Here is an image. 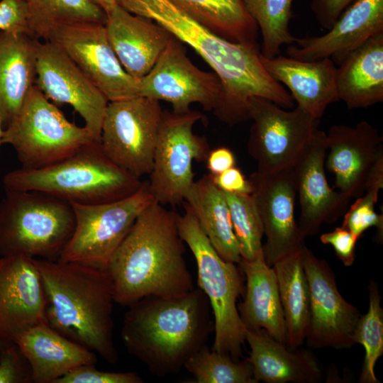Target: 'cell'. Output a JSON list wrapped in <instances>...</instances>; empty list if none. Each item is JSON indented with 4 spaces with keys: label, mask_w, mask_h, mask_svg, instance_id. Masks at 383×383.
Here are the masks:
<instances>
[{
    "label": "cell",
    "mask_w": 383,
    "mask_h": 383,
    "mask_svg": "<svg viewBox=\"0 0 383 383\" xmlns=\"http://www.w3.org/2000/svg\"><path fill=\"white\" fill-rule=\"evenodd\" d=\"M177 216L154 201L138 216L106 270L115 303L128 306L145 296L174 297L194 289Z\"/></svg>",
    "instance_id": "cell-2"
},
{
    "label": "cell",
    "mask_w": 383,
    "mask_h": 383,
    "mask_svg": "<svg viewBox=\"0 0 383 383\" xmlns=\"http://www.w3.org/2000/svg\"><path fill=\"white\" fill-rule=\"evenodd\" d=\"M303 262L310 289V315L306 339L315 348H349L355 343L359 310L339 292L328 264L306 245Z\"/></svg>",
    "instance_id": "cell-15"
},
{
    "label": "cell",
    "mask_w": 383,
    "mask_h": 383,
    "mask_svg": "<svg viewBox=\"0 0 383 383\" xmlns=\"http://www.w3.org/2000/svg\"><path fill=\"white\" fill-rule=\"evenodd\" d=\"M4 343H5L4 341H2V340H0V350H1V348H2Z\"/></svg>",
    "instance_id": "cell-47"
},
{
    "label": "cell",
    "mask_w": 383,
    "mask_h": 383,
    "mask_svg": "<svg viewBox=\"0 0 383 383\" xmlns=\"http://www.w3.org/2000/svg\"><path fill=\"white\" fill-rule=\"evenodd\" d=\"M211 177L215 184L223 192L240 194L252 193L251 182L235 166L218 175Z\"/></svg>",
    "instance_id": "cell-43"
},
{
    "label": "cell",
    "mask_w": 383,
    "mask_h": 383,
    "mask_svg": "<svg viewBox=\"0 0 383 383\" xmlns=\"http://www.w3.org/2000/svg\"><path fill=\"white\" fill-rule=\"evenodd\" d=\"M104 26L119 62L136 79L151 70L173 37L155 21L118 5L107 16Z\"/></svg>",
    "instance_id": "cell-22"
},
{
    "label": "cell",
    "mask_w": 383,
    "mask_h": 383,
    "mask_svg": "<svg viewBox=\"0 0 383 383\" xmlns=\"http://www.w3.org/2000/svg\"><path fill=\"white\" fill-rule=\"evenodd\" d=\"M184 201L200 228L222 259L239 264L242 260L234 234L229 207L211 174L194 181Z\"/></svg>",
    "instance_id": "cell-29"
},
{
    "label": "cell",
    "mask_w": 383,
    "mask_h": 383,
    "mask_svg": "<svg viewBox=\"0 0 383 383\" xmlns=\"http://www.w3.org/2000/svg\"><path fill=\"white\" fill-rule=\"evenodd\" d=\"M250 348L247 357L255 379L266 383H317L323 374L314 355L305 349L291 350L262 329L245 328Z\"/></svg>",
    "instance_id": "cell-25"
},
{
    "label": "cell",
    "mask_w": 383,
    "mask_h": 383,
    "mask_svg": "<svg viewBox=\"0 0 383 383\" xmlns=\"http://www.w3.org/2000/svg\"><path fill=\"white\" fill-rule=\"evenodd\" d=\"M262 38L261 54L267 58L281 54L284 44L295 43L289 30L293 0H243Z\"/></svg>",
    "instance_id": "cell-33"
},
{
    "label": "cell",
    "mask_w": 383,
    "mask_h": 383,
    "mask_svg": "<svg viewBox=\"0 0 383 383\" xmlns=\"http://www.w3.org/2000/svg\"><path fill=\"white\" fill-rule=\"evenodd\" d=\"M95 141L85 126L68 121L35 84L4 135V144L12 146L26 169L50 165Z\"/></svg>",
    "instance_id": "cell-8"
},
{
    "label": "cell",
    "mask_w": 383,
    "mask_h": 383,
    "mask_svg": "<svg viewBox=\"0 0 383 383\" xmlns=\"http://www.w3.org/2000/svg\"><path fill=\"white\" fill-rule=\"evenodd\" d=\"M155 200L148 182L131 195L113 201L72 205L75 226L60 258L107 270L115 252L140 213Z\"/></svg>",
    "instance_id": "cell-9"
},
{
    "label": "cell",
    "mask_w": 383,
    "mask_h": 383,
    "mask_svg": "<svg viewBox=\"0 0 383 383\" xmlns=\"http://www.w3.org/2000/svg\"><path fill=\"white\" fill-rule=\"evenodd\" d=\"M177 216L179 233L196 260L198 286L206 296L213 316L211 350L235 360L242 356L245 327L237 307L243 282L235 263L222 259L200 228L190 208Z\"/></svg>",
    "instance_id": "cell-7"
},
{
    "label": "cell",
    "mask_w": 383,
    "mask_h": 383,
    "mask_svg": "<svg viewBox=\"0 0 383 383\" xmlns=\"http://www.w3.org/2000/svg\"><path fill=\"white\" fill-rule=\"evenodd\" d=\"M205 161L209 174L212 176L218 175L235 165L234 153L226 147L210 150Z\"/></svg>",
    "instance_id": "cell-44"
},
{
    "label": "cell",
    "mask_w": 383,
    "mask_h": 383,
    "mask_svg": "<svg viewBox=\"0 0 383 383\" xmlns=\"http://www.w3.org/2000/svg\"><path fill=\"white\" fill-rule=\"evenodd\" d=\"M46 297L34 258L24 255L0 257V340L15 339L46 322Z\"/></svg>",
    "instance_id": "cell-18"
},
{
    "label": "cell",
    "mask_w": 383,
    "mask_h": 383,
    "mask_svg": "<svg viewBox=\"0 0 383 383\" xmlns=\"http://www.w3.org/2000/svg\"><path fill=\"white\" fill-rule=\"evenodd\" d=\"M326 152V133L318 128L293 166L300 205L298 225L305 237L316 234L323 223H333L344 215L350 199L329 186L324 168Z\"/></svg>",
    "instance_id": "cell-19"
},
{
    "label": "cell",
    "mask_w": 383,
    "mask_h": 383,
    "mask_svg": "<svg viewBox=\"0 0 383 383\" xmlns=\"http://www.w3.org/2000/svg\"><path fill=\"white\" fill-rule=\"evenodd\" d=\"M353 0H311V9L319 25L328 30Z\"/></svg>",
    "instance_id": "cell-42"
},
{
    "label": "cell",
    "mask_w": 383,
    "mask_h": 383,
    "mask_svg": "<svg viewBox=\"0 0 383 383\" xmlns=\"http://www.w3.org/2000/svg\"><path fill=\"white\" fill-rule=\"evenodd\" d=\"M29 382L32 373L26 357L15 342H5L0 350V383Z\"/></svg>",
    "instance_id": "cell-38"
},
{
    "label": "cell",
    "mask_w": 383,
    "mask_h": 383,
    "mask_svg": "<svg viewBox=\"0 0 383 383\" xmlns=\"http://www.w3.org/2000/svg\"><path fill=\"white\" fill-rule=\"evenodd\" d=\"M143 378L133 372H111L98 370L94 365H80L55 383H142Z\"/></svg>",
    "instance_id": "cell-39"
},
{
    "label": "cell",
    "mask_w": 383,
    "mask_h": 383,
    "mask_svg": "<svg viewBox=\"0 0 383 383\" xmlns=\"http://www.w3.org/2000/svg\"><path fill=\"white\" fill-rule=\"evenodd\" d=\"M13 342L26 357L35 383H55L73 369L97 361L95 353L60 334L47 322L30 328Z\"/></svg>",
    "instance_id": "cell-24"
},
{
    "label": "cell",
    "mask_w": 383,
    "mask_h": 383,
    "mask_svg": "<svg viewBox=\"0 0 383 383\" xmlns=\"http://www.w3.org/2000/svg\"><path fill=\"white\" fill-rule=\"evenodd\" d=\"M253 121L248 150L257 162V172H277L296 163L318 129L319 120L297 106L292 111L264 98L254 97L249 104Z\"/></svg>",
    "instance_id": "cell-12"
},
{
    "label": "cell",
    "mask_w": 383,
    "mask_h": 383,
    "mask_svg": "<svg viewBox=\"0 0 383 383\" xmlns=\"http://www.w3.org/2000/svg\"><path fill=\"white\" fill-rule=\"evenodd\" d=\"M222 89L216 74L195 66L174 37L151 70L138 79V96L167 101L176 113L189 111L194 103L213 111L221 99Z\"/></svg>",
    "instance_id": "cell-14"
},
{
    "label": "cell",
    "mask_w": 383,
    "mask_h": 383,
    "mask_svg": "<svg viewBox=\"0 0 383 383\" xmlns=\"http://www.w3.org/2000/svg\"><path fill=\"white\" fill-rule=\"evenodd\" d=\"M162 111L159 101L140 96L109 101L100 138L104 152L130 174L149 175Z\"/></svg>",
    "instance_id": "cell-11"
},
{
    "label": "cell",
    "mask_w": 383,
    "mask_h": 383,
    "mask_svg": "<svg viewBox=\"0 0 383 383\" xmlns=\"http://www.w3.org/2000/svg\"><path fill=\"white\" fill-rule=\"evenodd\" d=\"M128 307L122 341L157 377L179 372L213 331L209 301L199 287L179 296H145Z\"/></svg>",
    "instance_id": "cell-3"
},
{
    "label": "cell",
    "mask_w": 383,
    "mask_h": 383,
    "mask_svg": "<svg viewBox=\"0 0 383 383\" xmlns=\"http://www.w3.org/2000/svg\"><path fill=\"white\" fill-rule=\"evenodd\" d=\"M266 242L262 252L272 265L304 246L305 236L295 219L296 189L293 166L270 174L256 171L250 177Z\"/></svg>",
    "instance_id": "cell-17"
},
{
    "label": "cell",
    "mask_w": 383,
    "mask_h": 383,
    "mask_svg": "<svg viewBox=\"0 0 383 383\" xmlns=\"http://www.w3.org/2000/svg\"><path fill=\"white\" fill-rule=\"evenodd\" d=\"M380 189L377 187H367L344 213L341 226L349 230L358 240L372 227H376L379 235L382 234L383 216L375 211Z\"/></svg>",
    "instance_id": "cell-37"
},
{
    "label": "cell",
    "mask_w": 383,
    "mask_h": 383,
    "mask_svg": "<svg viewBox=\"0 0 383 383\" xmlns=\"http://www.w3.org/2000/svg\"><path fill=\"white\" fill-rule=\"evenodd\" d=\"M0 30L26 34L35 38L30 27L27 6L23 0L0 1Z\"/></svg>",
    "instance_id": "cell-40"
},
{
    "label": "cell",
    "mask_w": 383,
    "mask_h": 383,
    "mask_svg": "<svg viewBox=\"0 0 383 383\" xmlns=\"http://www.w3.org/2000/svg\"><path fill=\"white\" fill-rule=\"evenodd\" d=\"M74 226L70 203L38 191L6 190L0 202V255L57 260Z\"/></svg>",
    "instance_id": "cell-6"
},
{
    "label": "cell",
    "mask_w": 383,
    "mask_h": 383,
    "mask_svg": "<svg viewBox=\"0 0 383 383\" xmlns=\"http://www.w3.org/2000/svg\"><path fill=\"white\" fill-rule=\"evenodd\" d=\"M368 290L369 309L365 315H361L355 335V343H360L365 352L359 382L379 383L374 367L383 354V309L377 283L371 281Z\"/></svg>",
    "instance_id": "cell-35"
},
{
    "label": "cell",
    "mask_w": 383,
    "mask_h": 383,
    "mask_svg": "<svg viewBox=\"0 0 383 383\" xmlns=\"http://www.w3.org/2000/svg\"><path fill=\"white\" fill-rule=\"evenodd\" d=\"M44 40L65 53L109 101L138 96V79L121 65L109 42L104 24L60 26L51 30Z\"/></svg>",
    "instance_id": "cell-13"
},
{
    "label": "cell",
    "mask_w": 383,
    "mask_h": 383,
    "mask_svg": "<svg viewBox=\"0 0 383 383\" xmlns=\"http://www.w3.org/2000/svg\"><path fill=\"white\" fill-rule=\"evenodd\" d=\"M240 271L245 275L244 301L238 308L247 329H262L287 345V334L274 270L261 252L252 260H241Z\"/></svg>",
    "instance_id": "cell-26"
},
{
    "label": "cell",
    "mask_w": 383,
    "mask_h": 383,
    "mask_svg": "<svg viewBox=\"0 0 383 383\" xmlns=\"http://www.w3.org/2000/svg\"><path fill=\"white\" fill-rule=\"evenodd\" d=\"M303 248L276 262L274 270L287 328V347L297 349L306 340L310 315V289Z\"/></svg>",
    "instance_id": "cell-30"
},
{
    "label": "cell",
    "mask_w": 383,
    "mask_h": 383,
    "mask_svg": "<svg viewBox=\"0 0 383 383\" xmlns=\"http://www.w3.org/2000/svg\"><path fill=\"white\" fill-rule=\"evenodd\" d=\"M323 35L296 38L287 56L304 61L330 57L339 65L350 52L383 32V0H356Z\"/></svg>",
    "instance_id": "cell-21"
},
{
    "label": "cell",
    "mask_w": 383,
    "mask_h": 383,
    "mask_svg": "<svg viewBox=\"0 0 383 383\" xmlns=\"http://www.w3.org/2000/svg\"><path fill=\"white\" fill-rule=\"evenodd\" d=\"M243 260H252L262 252L264 229L254 195L223 192Z\"/></svg>",
    "instance_id": "cell-36"
},
{
    "label": "cell",
    "mask_w": 383,
    "mask_h": 383,
    "mask_svg": "<svg viewBox=\"0 0 383 383\" xmlns=\"http://www.w3.org/2000/svg\"><path fill=\"white\" fill-rule=\"evenodd\" d=\"M323 244L333 247L336 256L345 267L351 266L355 261V249L358 239L346 228L338 227L320 236Z\"/></svg>",
    "instance_id": "cell-41"
},
{
    "label": "cell",
    "mask_w": 383,
    "mask_h": 383,
    "mask_svg": "<svg viewBox=\"0 0 383 383\" xmlns=\"http://www.w3.org/2000/svg\"><path fill=\"white\" fill-rule=\"evenodd\" d=\"M44 287L47 323L60 334L118 360L113 337V287L106 270L60 260L34 258Z\"/></svg>",
    "instance_id": "cell-4"
},
{
    "label": "cell",
    "mask_w": 383,
    "mask_h": 383,
    "mask_svg": "<svg viewBox=\"0 0 383 383\" xmlns=\"http://www.w3.org/2000/svg\"><path fill=\"white\" fill-rule=\"evenodd\" d=\"M108 16L118 5L116 0H92Z\"/></svg>",
    "instance_id": "cell-45"
},
{
    "label": "cell",
    "mask_w": 383,
    "mask_h": 383,
    "mask_svg": "<svg viewBox=\"0 0 383 383\" xmlns=\"http://www.w3.org/2000/svg\"><path fill=\"white\" fill-rule=\"evenodd\" d=\"M326 133V167L336 190L350 199L361 196L375 165L383 160L382 138L367 121L355 126H332Z\"/></svg>",
    "instance_id": "cell-20"
},
{
    "label": "cell",
    "mask_w": 383,
    "mask_h": 383,
    "mask_svg": "<svg viewBox=\"0 0 383 383\" xmlns=\"http://www.w3.org/2000/svg\"><path fill=\"white\" fill-rule=\"evenodd\" d=\"M263 66L278 82L284 84L297 106L320 119L327 106L338 101L337 67L330 58L304 61L278 55H260Z\"/></svg>",
    "instance_id": "cell-23"
},
{
    "label": "cell",
    "mask_w": 383,
    "mask_h": 383,
    "mask_svg": "<svg viewBox=\"0 0 383 383\" xmlns=\"http://www.w3.org/2000/svg\"><path fill=\"white\" fill-rule=\"evenodd\" d=\"M39 40L0 30V114L8 123L35 84Z\"/></svg>",
    "instance_id": "cell-28"
},
{
    "label": "cell",
    "mask_w": 383,
    "mask_h": 383,
    "mask_svg": "<svg viewBox=\"0 0 383 383\" xmlns=\"http://www.w3.org/2000/svg\"><path fill=\"white\" fill-rule=\"evenodd\" d=\"M35 85L48 99L72 106L100 142L108 99L65 53L49 41L38 43Z\"/></svg>",
    "instance_id": "cell-16"
},
{
    "label": "cell",
    "mask_w": 383,
    "mask_h": 383,
    "mask_svg": "<svg viewBox=\"0 0 383 383\" xmlns=\"http://www.w3.org/2000/svg\"><path fill=\"white\" fill-rule=\"evenodd\" d=\"M3 123H4V121L0 114V148L4 144V130L2 128Z\"/></svg>",
    "instance_id": "cell-46"
},
{
    "label": "cell",
    "mask_w": 383,
    "mask_h": 383,
    "mask_svg": "<svg viewBox=\"0 0 383 383\" xmlns=\"http://www.w3.org/2000/svg\"><path fill=\"white\" fill-rule=\"evenodd\" d=\"M143 182L115 165L96 141L50 165L37 169L21 167L3 178L5 190L38 191L81 205L127 197Z\"/></svg>",
    "instance_id": "cell-5"
},
{
    "label": "cell",
    "mask_w": 383,
    "mask_h": 383,
    "mask_svg": "<svg viewBox=\"0 0 383 383\" xmlns=\"http://www.w3.org/2000/svg\"><path fill=\"white\" fill-rule=\"evenodd\" d=\"M184 367L196 383H257L247 358L235 360L229 355L210 350L206 345L191 356Z\"/></svg>",
    "instance_id": "cell-34"
},
{
    "label": "cell",
    "mask_w": 383,
    "mask_h": 383,
    "mask_svg": "<svg viewBox=\"0 0 383 383\" xmlns=\"http://www.w3.org/2000/svg\"><path fill=\"white\" fill-rule=\"evenodd\" d=\"M338 99L349 109L383 101V32L348 54L336 70Z\"/></svg>",
    "instance_id": "cell-27"
},
{
    "label": "cell",
    "mask_w": 383,
    "mask_h": 383,
    "mask_svg": "<svg viewBox=\"0 0 383 383\" xmlns=\"http://www.w3.org/2000/svg\"><path fill=\"white\" fill-rule=\"evenodd\" d=\"M36 38H45L53 28L77 23L105 24L106 13L92 0H23Z\"/></svg>",
    "instance_id": "cell-32"
},
{
    "label": "cell",
    "mask_w": 383,
    "mask_h": 383,
    "mask_svg": "<svg viewBox=\"0 0 383 383\" xmlns=\"http://www.w3.org/2000/svg\"><path fill=\"white\" fill-rule=\"evenodd\" d=\"M202 114L162 111L148 187L160 204L176 206L184 201L194 182L193 163L205 161L210 150L207 140L194 132Z\"/></svg>",
    "instance_id": "cell-10"
},
{
    "label": "cell",
    "mask_w": 383,
    "mask_h": 383,
    "mask_svg": "<svg viewBox=\"0 0 383 383\" xmlns=\"http://www.w3.org/2000/svg\"><path fill=\"white\" fill-rule=\"evenodd\" d=\"M128 12L148 18L191 47L211 67L222 84L213 114L233 126L249 120V104L264 98L286 109L294 100L266 70L257 43H235L209 30L170 0H116Z\"/></svg>",
    "instance_id": "cell-1"
},
{
    "label": "cell",
    "mask_w": 383,
    "mask_h": 383,
    "mask_svg": "<svg viewBox=\"0 0 383 383\" xmlns=\"http://www.w3.org/2000/svg\"><path fill=\"white\" fill-rule=\"evenodd\" d=\"M194 20L235 43H257L258 28L243 0H170Z\"/></svg>",
    "instance_id": "cell-31"
}]
</instances>
